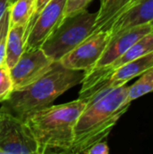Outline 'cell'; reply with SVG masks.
<instances>
[{"instance_id": "cell-7", "label": "cell", "mask_w": 153, "mask_h": 154, "mask_svg": "<svg viewBox=\"0 0 153 154\" xmlns=\"http://www.w3.org/2000/svg\"><path fill=\"white\" fill-rule=\"evenodd\" d=\"M55 63L41 48L24 51L16 63L10 69L14 90L22 89L36 81L49 72Z\"/></svg>"}, {"instance_id": "cell-10", "label": "cell", "mask_w": 153, "mask_h": 154, "mask_svg": "<svg viewBox=\"0 0 153 154\" xmlns=\"http://www.w3.org/2000/svg\"><path fill=\"white\" fill-rule=\"evenodd\" d=\"M153 22V0H135L107 30L110 36L136 25Z\"/></svg>"}, {"instance_id": "cell-6", "label": "cell", "mask_w": 153, "mask_h": 154, "mask_svg": "<svg viewBox=\"0 0 153 154\" xmlns=\"http://www.w3.org/2000/svg\"><path fill=\"white\" fill-rule=\"evenodd\" d=\"M110 39L108 31L94 32L63 56L59 62L62 67L69 69L87 71L95 67Z\"/></svg>"}, {"instance_id": "cell-11", "label": "cell", "mask_w": 153, "mask_h": 154, "mask_svg": "<svg viewBox=\"0 0 153 154\" xmlns=\"http://www.w3.org/2000/svg\"><path fill=\"white\" fill-rule=\"evenodd\" d=\"M151 67H153V53L128 61L113 69L110 76V82L113 87L125 85Z\"/></svg>"}, {"instance_id": "cell-2", "label": "cell", "mask_w": 153, "mask_h": 154, "mask_svg": "<svg viewBox=\"0 0 153 154\" xmlns=\"http://www.w3.org/2000/svg\"><path fill=\"white\" fill-rule=\"evenodd\" d=\"M85 106L86 103L78 98L61 105H50L24 119L38 144V154L70 153L74 127Z\"/></svg>"}, {"instance_id": "cell-1", "label": "cell", "mask_w": 153, "mask_h": 154, "mask_svg": "<svg viewBox=\"0 0 153 154\" xmlns=\"http://www.w3.org/2000/svg\"><path fill=\"white\" fill-rule=\"evenodd\" d=\"M130 105L126 84L96 94L87 101L75 125L70 153H83L96 143L105 140Z\"/></svg>"}, {"instance_id": "cell-25", "label": "cell", "mask_w": 153, "mask_h": 154, "mask_svg": "<svg viewBox=\"0 0 153 154\" xmlns=\"http://www.w3.org/2000/svg\"><path fill=\"white\" fill-rule=\"evenodd\" d=\"M0 111H1V108H0Z\"/></svg>"}, {"instance_id": "cell-20", "label": "cell", "mask_w": 153, "mask_h": 154, "mask_svg": "<svg viewBox=\"0 0 153 154\" xmlns=\"http://www.w3.org/2000/svg\"><path fill=\"white\" fill-rule=\"evenodd\" d=\"M109 147L106 142H98L90 146L87 150H86L83 153L85 154H108Z\"/></svg>"}, {"instance_id": "cell-9", "label": "cell", "mask_w": 153, "mask_h": 154, "mask_svg": "<svg viewBox=\"0 0 153 154\" xmlns=\"http://www.w3.org/2000/svg\"><path fill=\"white\" fill-rule=\"evenodd\" d=\"M153 30V22L133 26L111 37L107 46L92 69L105 68L120 58L136 41Z\"/></svg>"}, {"instance_id": "cell-24", "label": "cell", "mask_w": 153, "mask_h": 154, "mask_svg": "<svg viewBox=\"0 0 153 154\" xmlns=\"http://www.w3.org/2000/svg\"><path fill=\"white\" fill-rule=\"evenodd\" d=\"M133 1H135V0H133ZM131 5H132V4H131Z\"/></svg>"}, {"instance_id": "cell-16", "label": "cell", "mask_w": 153, "mask_h": 154, "mask_svg": "<svg viewBox=\"0 0 153 154\" xmlns=\"http://www.w3.org/2000/svg\"><path fill=\"white\" fill-rule=\"evenodd\" d=\"M151 92H153V67L142 73L135 83L128 87V100L132 103L133 100Z\"/></svg>"}, {"instance_id": "cell-21", "label": "cell", "mask_w": 153, "mask_h": 154, "mask_svg": "<svg viewBox=\"0 0 153 154\" xmlns=\"http://www.w3.org/2000/svg\"><path fill=\"white\" fill-rule=\"evenodd\" d=\"M50 0H35L34 2V12H33V15L32 17L31 18L28 25H27V30H26V38H27V33L30 30V28L32 26L36 17L38 16V14L41 12V10L48 5V3L50 2Z\"/></svg>"}, {"instance_id": "cell-22", "label": "cell", "mask_w": 153, "mask_h": 154, "mask_svg": "<svg viewBox=\"0 0 153 154\" xmlns=\"http://www.w3.org/2000/svg\"><path fill=\"white\" fill-rule=\"evenodd\" d=\"M9 6V0H0V20Z\"/></svg>"}, {"instance_id": "cell-17", "label": "cell", "mask_w": 153, "mask_h": 154, "mask_svg": "<svg viewBox=\"0 0 153 154\" xmlns=\"http://www.w3.org/2000/svg\"><path fill=\"white\" fill-rule=\"evenodd\" d=\"M14 91V83L10 73V69L5 62L0 65V103L8 99Z\"/></svg>"}, {"instance_id": "cell-23", "label": "cell", "mask_w": 153, "mask_h": 154, "mask_svg": "<svg viewBox=\"0 0 153 154\" xmlns=\"http://www.w3.org/2000/svg\"><path fill=\"white\" fill-rule=\"evenodd\" d=\"M15 0H9V5H11V4H13Z\"/></svg>"}, {"instance_id": "cell-12", "label": "cell", "mask_w": 153, "mask_h": 154, "mask_svg": "<svg viewBox=\"0 0 153 154\" xmlns=\"http://www.w3.org/2000/svg\"><path fill=\"white\" fill-rule=\"evenodd\" d=\"M133 0H100L93 33L107 31L115 20L131 5Z\"/></svg>"}, {"instance_id": "cell-15", "label": "cell", "mask_w": 153, "mask_h": 154, "mask_svg": "<svg viewBox=\"0 0 153 154\" xmlns=\"http://www.w3.org/2000/svg\"><path fill=\"white\" fill-rule=\"evenodd\" d=\"M35 0H15L9 5V23L26 26L33 15Z\"/></svg>"}, {"instance_id": "cell-8", "label": "cell", "mask_w": 153, "mask_h": 154, "mask_svg": "<svg viewBox=\"0 0 153 154\" xmlns=\"http://www.w3.org/2000/svg\"><path fill=\"white\" fill-rule=\"evenodd\" d=\"M67 1L50 0L41 10L27 33L24 51H32L42 46L48 37L63 21Z\"/></svg>"}, {"instance_id": "cell-18", "label": "cell", "mask_w": 153, "mask_h": 154, "mask_svg": "<svg viewBox=\"0 0 153 154\" xmlns=\"http://www.w3.org/2000/svg\"><path fill=\"white\" fill-rule=\"evenodd\" d=\"M9 6L0 20V65L5 62L6 39L9 30Z\"/></svg>"}, {"instance_id": "cell-3", "label": "cell", "mask_w": 153, "mask_h": 154, "mask_svg": "<svg viewBox=\"0 0 153 154\" xmlns=\"http://www.w3.org/2000/svg\"><path fill=\"white\" fill-rule=\"evenodd\" d=\"M84 71L73 70L56 62L54 67L29 86L14 90L2 106L24 121L31 114L50 106L60 96L80 84Z\"/></svg>"}, {"instance_id": "cell-13", "label": "cell", "mask_w": 153, "mask_h": 154, "mask_svg": "<svg viewBox=\"0 0 153 154\" xmlns=\"http://www.w3.org/2000/svg\"><path fill=\"white\" fill-rule=\"evenodd\" d=\"M26 42V26L24 25H9L6 39L5 62L11 69L25 49Z\"/></svg>"}, {"instance_id": "cell-4", "label": "cell", "mask_w": 153, "mask_h": 154, "mask_svg": "<svg viewBox=\"0 0 153 154\" xmlns=\"http://www.w3.org/2000/svg\"><path fill=\"white\" fill-rule=\"evenodd\" d=\"M96 15L97 12L90 13L84 9L65 17L41 48L52 60L58 62L93 33Z\"/></svg>"}, {"instance_id": "cell-5", "label": "cell", "mask_w": 153, "mask_h": 154, "mask_svg": "<svg viewBox=\"0 0 153 154\" xmlns=\"http://www.w3.org/2000/svg\"><path fill=\"white\" fill-rule=\"evenodd\" d=\"M0 154H38V144L25 122L2 107Z\"/></svg>"}, {"instance_id": "cell-14", "label": "cell", "mask_w": 153, "mask_h": 154, "mask_svg": "<svg viewBox=\"0 0 153 154\" xmlns=\"http://www.w3.org/2000/svg\"><path fill=\"white\" fill-rule=\"evenodd\" d=\"M151 53H153V30L136 41L120 58L105 68L112 71L128 61L142 58Z\"/></svg>"}, {"instance_id": "cell-19", "label": "cell", "mask_w": 153, "mask_h": 154, "mask_svg": "<svg viewBox=\"0 0 153 154\" xmlns=\"http://www.w3.org/2000/svg\"><path fill=\"white\" fill-rule=\"evenodd\" d=\"M92 1L93 0H68L65 10V17L73 15L84 9H87V5Z\"/></svg>"}]
</instances>
